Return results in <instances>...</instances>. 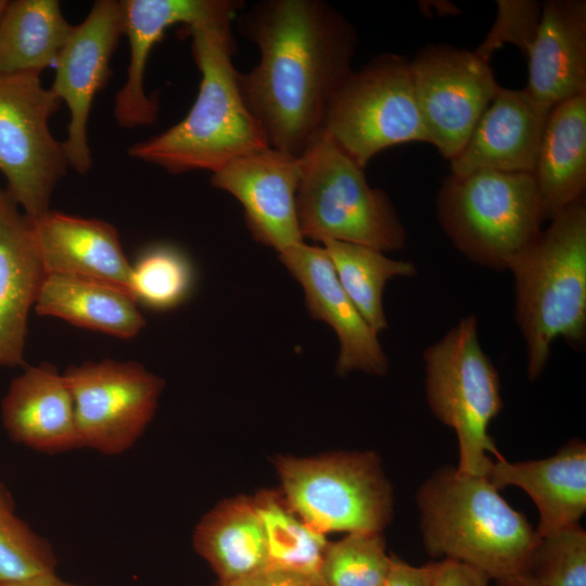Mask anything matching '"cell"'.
<instances>
[{"instance_id": "6da1fadb", "label": "cell", "mask_w": 586, "mask_h": 586, "mask_svg": "<svg viewBox=\"0 0 586 586\" xmlns=\"http://www.w3.org/2000/svg\"><path fill=\"white\" fill-rule=\"evenodd\" d=\"M238 25L259 49L258 63L239 73L243 100L268 145L300 157L353 72L356 31L322 0H263Z\"/></svg>"}, {"instance_id": "7a4b0ae2", "label": "cell", "mask_w": 586, "mask_h": 586, "mask_svg": "<svg viewBox=\"0 0 586 586\" xmlns=\"http://www.w3.org/2000/svg\"><path fill=\"white\" fill-rule=\"evenodd\" d=\"M187 35L201 73L198 97L179 123L133 143L128 155L171 174L214 173L269 145L240 90L231 23L188 26Z\"/></svg>"}, {"instance_id": "3957f363", "label": "cell", "mask_w": 586, "mask_h": 586, "mask_svg": "<svg viewBox=\"0 0 586 586\" xmlns=\"http://www.w3.org/2000/svg\"><path fill=\"white\" fill-rule=\"evenodd\" d=\"M417 506L430 556L464 563L495 581L526 572L535 528L486 476L441 468L418 489Z\"/></svg>"}, {"instance_id": "277c9868", "label": "cell", "mask_w": 586, "mask_h": 586, "mask_svg": "<svg viewBox=\"0 0 586 586\" xmlns=\"http://www.w3.org/2000/svg\"><path fill=\"white\" fill-rule=\"evenodd\" d=\"M514 316L526 346V372L540 377L555 340L581 351L586 340V202L581 199L550 219L510 265Z\"/></svg>"}, {"instance_id": "5b68a950", "label": "cell", "mask_w": 586, "mask_h": 586, "mask_svg": "<svg viewBox=\"0 0 586 586\" xmlns=\"http://www.w3.org/2000/svg\"><path fill=\"white\" fill-rule=\"evenodd\" d=\"M320 131L300 156L296 207L303 238L334 240L381 252L405 247L406 230L387 194Z\"/></svg>"}, {"instance_id": "8992f818", "label": "cell", "mask_w": 586, "mask_h": 586, "mask_svg": "<svg viewBox=\"0 0 586 586\" xmlns=\"http://www.w3.org/2000/svg\"><path fill=\"white\" fill-rule=\"evenodd\" d=\"M438 221L468 259L508 270L545 221L532 174L482 170L449 175L436 198Z\"/></svg>"}, {"instance_id": "52a82bcc", "label": "cell", "mask_w": 586, "mask_h": 586, "mask_svg": "<svg viewBox=\"0 0 586 586\" xmlns=\"http://www.w3.org/2000/svg\"><path fill=\"white\" fill-rule=\"evenodd\" d=\"M425 395L433 415L454 429L461 473L486 476L502 457L488 434L504 403L496 368L483 351L473 315L462 318L423 354Z\"/></svg>"}, {"instance_id": "ba28073f", "label": "cell", "mask_w": 586, "mask_h": 586, "mask_svg": "<svg viewBox=\"0 0 586 586\" xmlns=\"http://www.w3.org/2000/svg\"><path fill=\"white\" fill-rule=\"evenodd\" d=\"M320 131L362 168L390 146L428 143L410 60L384 53L353 71L330 102Z\"/></svg>"}, {"instance_id": "9c48e42d", "label": "cell", "mask_w": 586, "mask_h": 586, "mask_svg": "<svg viewBox=\"0 0 586 586\" xmlns=\"http://www.w3.org/2000/svg\"><path fill=\"white\" fill-rule=\"evenodd\" d=\"M285 501L322 534L381 533L393 513L392 487L373 453L280 458Z\"/></svg>"}, {"instance_id": "30bf717a", "label": "cell", "mask_w": 586, "mask_h": 586, "mask_svg": "<svg viewBox=\"0 0 586 586\" xmlns=\"http://www.w3.org/2000/svg\"><path fill=\"white\" fill-rule=\"evenodd\" d=\"M61 103L39 74L0 75V171L29 218L50 209L53 190L69 167L63 141L49 126Z\"/></svg>"}, {"instance_id": "8fae6325", "label": "cell", "mask_w": 586, "mask_h": 586, "mask_svg": "<svg viewBox=\"0 0 586 586\" xmlns=\"http://www.w3.org/2000/svg\"><path fill=\"white\" fill-rule=\"evenodd\" d=\"M410 63L428 143L451 161L501 87L488 61L448 43L426 44Z\"/></svg>"}, {"instance_id": "7c38bea8", "label": "cell", "mask_w": 586, "mask_h": 586, "mask_svg": "<svg viewBox=\"0 0 586 586\" xmlns=\"http://www.w3.org/2000/svg\"><path fill=\"white\" fill-rule=\"evenodd\" d=\"M69 386L82 447L119 455L153 418L164 381L136 361L105 359L69 367Z\"/></svg>"}, {"instance_id": "4fadbf2b", "label": "cell", "mask_w": 586, "mask_h": 586, "mask_svg": "<svg viewBox=\"0 0 586 586\" xmlns=\"http://www.w3.org/2000/svg\"><path fill=\"white\" fill-rule=\"evenodd\" d=\"M122 36L123 2L95 1L86 18L73 27L54 63L50 90L69 111L63 146L68 166L79 175L92 167L88 119L97 93L111 75V60Z\"/></svg>"}, {"instance_id": "5bb4252c", "label": "cell", "mask_w": 586, "mask_h": 586, "mask_svg": "<svg viewBox=\"0 0 586 586\" xmlns=\"http://www.w3.org/2000/svg\"><path fill=\"white\" fill-rule=\"evenodd\" d=\"M211 182L241 203L256 241L278 253L304 242L296 207L300 157L268 146L229 162Z\"/></svg>"}, {"instance_id": "9a60e30c", "label": "cell", "mask_w": 586, "mask_h": 586, "mask_svg": "<svg viewBox=\"0 0 586 586\" xmlns=\"http://www.w3.org/2000/svg\"><path fill=\"white\" fill-rule=\"evenodd\" d=\"M124 36L129 42L125 82L114 101V117L123 128L152 125L158 113L157 99L146 93L145 68L154 46L176 25L232 23L243 8L235 0H122Z\"/></svg>"}, {"instance_id": "2e32d148", "label": "cell", "mask_w": 586, "mask_h": 586, "mask_svg": "<svg viewBox=\"0 0 586 586\" xmlns=\"http://www.w3.org/2000/svg\"><path fill=\"white\" fill-rule=\"evenodd\" d=\"M279 257L301 283L313 318L327 322L340 342L336 372L345 375L360 370L383 375L388 360L371 327L362 318L343 286L322 246L296 244Z\"/></svg>"}, {"instance_id": "e0dca14e", "label": "cell", "mask_w": 586, "mask_h": 586, "mask_svg": "<svg viewBox=\"0 0 586 586\" xmlns=\"http://www.w3.org/2000/svg\"><path fill=\"white\" fill-rule=\"evenodd\" d=\"M549 109L524 89L500 88L475 125L450 175L475 171L534 173Z\"/></svg>"}, {"instance_id": "ac0fdd59", "label": "cell", "mask_w": 586, "mask_h": 586, "mask_svg": "<svg viewBox=\"0 0 586 586\" xmlns=\"http://www.w3.org/2000/svg\"><path fill=\"white\" fill-rule=\"evenodd\" d=\"M30 219L46 275L94 280L130 294L131 264L113 225L51 209Z\"/></svg>"}, {"instance_id": "d6986e66", "label": "cell", "mask_w": 586, "mask_h": 586, "mask_svg": "<svg viewBox=\"0 0 586 586\" xmlns=\"http://www.w3.org/2000/svg\"><path fill=\"white\" fill-rule=\"evenodd\" d=\"M44 277L31 219L0 187V366L24 365L28 315Z\"/></svg>"}, {"instance_id": "ffe728a7", "label": "cell", "mask_w": 586, "mask_h": 586, "mask_svg": "<svg viewBox=\"0 0 586 586\" xmlns=\"http://www.w3.org/2000/svg\"><path fill=\"white\" fill-rule=\"evenodd\" d=\"M525 58V90L540 104L553 109L586 93V1H544L539 25Z\"/></svg>"}, {"instance_id": "44dd1931", "label": "cell", "mask_w": 586, "mask_h": 586, "mask_svg": "<svg viewBox=\"0 0 586 586\" xmlns=\"http://www.w3.org/2000/svg\"><path fill=\"white\" fill-rule=\"evenodd\" d=\"M1 411L16 443L44 453L82 447L69 386L64 373L50 364L27 367L14 378Z\"/></svg>"}, {"instance_id": "7402d4cb", "label": "cell", "mask_w": 586, "mask_h": 586, "mask_svg": "<svg viewBox=\"0 0 586 586\" xmlns=\"http://www.w3.org/2000/svg\"><path fill=\"white\" fill-rule=\"evenodd\" d=\"M497 488L517 486L534 501L536 536L579 524L586 512V444L572 440L551 457L510 462L493 460L486 475Z\"/></svg>"}, {"instance_id": "603a6c76", "label": "cell", "mask_w": 586, "mask_h": 586, "mask_svg": "<svg viewBox=\"0 0 586 586\" xmlns=\"http://www.w3.org/2000/svg\"><path fill=\"white\" fill-rule=\"evenodd\" d=\"M544 220L584 198L586 93L556 105L548 116L533 173Z\"/></svg>"}, {"instance_id": "cb8c5ba5", "label": "cell", "mask_w": 586, "mask_h": 586, "mask_svg": "<svg viewBox=\"0 0 586 586\" xmlns=\"http://www.w3.org/2000/svg\"><path fill=\"white\" fill-rule=\"evenodd\" d=\"M34 309L38 315L120 339L139 334L145 321L126 291L94 280L46 275Z\"/></svg>"}, {"instance_id": "d4e9b609", "label": "cell", "mask_w": 586, "mask_h": 586, "mask_svg": "<svg viewBox=\"0 0 586 586\" xmlns=\"http://www.w3.org/2000/svg\"><path fill=\"white\" fill-rule=\"evenodd\" d=\"M194 548L218 576L232 581L268 568L267 540L254 501H225L198 524Z\"/></svg>"}, {"instance_id": "484cf974", "label": "cell", "mask_w": 586, "mask_h": 586, "mask_svg": "<svg viewBox=\"0 0 586 586\" xmlns=\"http://www.w3.org/2000/svg\"><path fill=\"white\" fill-rule=\"evenodd\" d=\"M56 0L9 1L0 20V75L39 74L73 30Z\"/></svg>"}, {"instance_id": "4316f807", "label": "cell", "mask_w": 586, "mask_h": 586, "mask_svg": "<svg viewBox=\"0 0 586 586\" xmlns=\"http://www.w3.org/2000/svg\"><path fill=\"white\" fill-rule=\"evenodd\" d=\"M336 277L371 329L379 333L387 328L383 309V290L395 277H415L417 267L407 260H395L383 252L348 242H321Z\"/></svg>"}, {"instance_id": "83f0119b", "label": "cell", "mask_w": 586, "mask_h": 586, "mask_svg": "<svg viewBox=\"0 0 586 586\" xmlns=\"http://www.w3.org/2000/svg\"><path fill=\"white\" fill-rule=\"evenodd\" d=\"M264 526L268 568L291 571L319 579V570L329 542L295 513L276 494L253 499Z\"/></svg>"}, {"instance_id": "f1b7e54d", "label": "cell", "mask_w": 586, "mask_h": 586, "mask_svg": "<svg viewBox=\"0 0 586 586\" xmlns=\"http://www.w3.org/2000/svg\"><path fill=\"white\" fill-rule=\"evenodd\" d=\"M194 285V270L179 249L157 244L146 249L131 265L129 291L137 303L168 310L184 302Z\"/></svg>"}, {"instance_id": "f546056e", "label": "cell", "mask_w": 586, "mask_h": 586, "mask_svg": "<svg viewBox=\"0 0 586 586\" xmlns=\"http://www.w3.org/2000/svg\"><path fill=\"white\" fill-rule=\"evenodd\" d=\"M391 564L381 533H351L328 544L319 581L322 586H383Z\"/></svg>"}, {"instance_id": "4dcf8cb0", "label": "cell", "mask_w": 586, "mask_h": 586, "mask_svg": "<svg viewBox=\"0 0 586 586\" xmlns=\"http://www.w3.org/2000/svg\"><path fill=\"white\" fill-rule=\"evenodd\" d=\"M55 568L51 546L15 514L0 483V586L54 573Z\"/></svg>"}, {"instance_id": "1f68e13d", "label": "cell", "mask_w": 586, "mask_h": 586, "mask_svg": "<svg viewBox=\"0 0 586 586\" xmlns=\"http://www.w3.org/2000/svg\"><path fill=\"white\" fill-rule=\"evenodd\" d=\"M536 537L525 573L539 586H586V532L579 524Z\"/></svg>"}, {"instance_id": "d6a6232c", "label": "cell", "mask_w": 586, "mask_h": 586, "mask_svg": "<svg viewBox=\"0 0 586 586\" xmlns=\"http://www.w3.org/2000/svg\"><path fill=\"white\" fill-rule=\"evenodd\" d=\"M496 3V20L474 52L489 62L496 50L511 43L525 56L539 25L542 3L534 0H497Z\"/></svg>"}, {"instance_id": "836d02e7", "label": "cell", "mask_w": 586, "mask_h": 586, "mask_svg": "<svg viewBox=\"0 0 586 586\" xmlns=\"http://www.w3.org/2000/svg\"><path fill=\"white\" fill-rule=\"evenodd\" d=\"M214 586H322L317 577L301 573L265 568L232 581H218Z\"/></svg>"}, {"instance_id": "e575fe53", "label": "cell", "mask_w": 586, "mask_h": 586, "mask_svg": "<svg viewBox=\"0 0 586 586\" xmlns=\"http://www.w3.org/2000/svg\"><path fill=\"white\" fill-rule=\"evenodd\" d=\"M433 563V586H489V578L480 571L455 560Z\"/></svg>"}, {"instance_id": "d590c367", "label": "cell", "mask_w": 586, "mask_h": 586, "mask_svg": "<svg viewBox=\"0 0 586 586\" xmlns=\"http://www.w3.org/2000/svg\"><path fill=\"white\" fill-rule=\"evenodd\" d=\"M383 586H433V563L416 566L392 556L391 570Z\"/></svg>"}, {"instance_id": "8d00e7d4", "label": "cell", "mask_w": 586, "mask_h": 586, "mask_svg": "<svg viewBox=\"0 0 586 586\" xmlns=\"http://www.w3.org/2000/svg\"><path fill=\"white\" fill-rule=\"evenodd\" d=\"M2 586H81L60 578L55 572L48 573L20 583Z\"/></svg>"}, {"instance_id": "74e56055", "label": "cell", "mask_w": 586, "mask_h": 586, "mask_svg": "<svg viewBox=\"0 0 586 586\" xmlns=\"http://www.w3.org/2000/svg\"><path fill=\"white\" fill-rule=\"evenodd\" d=\"M495 586H539L527 573L510 575L495 581Z\"/></svg>"}, {"instance_id": "f35d334b", "label": "cell", "mask_w": 586, "mask_h": 586, "mask_svg": "<svg viewBox=\"0 0 586 586\" xmlns=\"http://www.w3.org/2000/svg\"><path fill=\"white\" fill-rule=\"evenodd\" d=\"M9 1L7 0H0V20L7 9V5H8Z\"/></svg>"}]
</instances>
